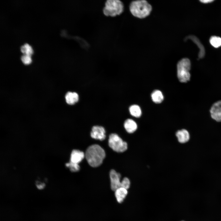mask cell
Segmentation results:
<instances>
[{
    "mask_svg": "<svg viewBox=\"0 0 221 221\" xmlns=\"http://www.w3.org/2000/svg\"><path fill=\"white\" fill-rule=\"evenodd\" d=\"M105 157L104 150L97 144L89 146L87 149L85 153V157L87 162L91 166L94 167L100 165Z\"/></svg>",
    "mask_w": 221,
    "mask_h": 221,
    "instance_id": "6da1fadb",
    "label": "cell"
},
{
    "mask_svg": "<svg viewBox=\"0 0 221 221\" xmlns=\"http://www.w3.org/2000/svg\"><path fill=\"white\" fill-rule=\"evenodd\" d=\"M129 9L131 14L134 17L143 18L149 15L152 10V7L145 0L132 1L130 5Z\"/></svg>",
    "mask_w": 221,
    "mask_h": 221,
    "instance_id": "7a4b0ae2",
    "label": "cell"
},
{
    "mask_svg": "<svg viewBox=\"0 0 221 221\" xmlns=\"http://www.w3.org/2000/svg\"><path fill=\"white\" fill-rule=\"evenodd\" d=\"M190 61L188 58H183L178 62L177 64V76L180 82L185 83L190 80Z\"/></svg>",
    "mask_w": 221,
    "mask_h": 221,
    "instance_id": "3957f363",
    "label": "cell"
},
{
    "mask_svg": "<svg viewBox=\"0 0 221 221\" xmlns=\"http://www.w3.org/2000/svg\"><path fill=\"white\" fill-rule=\"evenodd\" d=\"M124 9L123 3L119 0H108L103 9L104 14L107 16L114 17L120 14Z\"/></svg>",
    "mask_w": 221,
    "mask_h": 221,
    "instance_id": "277c9868",
    "label": "cell"
},
{
    "mask_svg": "<svg viewBox=\"0 0 221 221\" xmlns=\"http://www.w3.org/2000/svg\"><path fill=\"white\" fill-rule=\"evenodd\" d=\"M108 144L113 150L118 153L123 152L127 149V143L116 134H111L109 137Z\"/></svg>",
    "mask_w": 221,
    "mask_h": 221,
    "instance_id": "5b68a950",
    "label": "cell"
},
{
    "mask_svg": "<svg viewBox=\"0 0 221 221\" xmlns=\"http://www.w3.org/2000/svg\"><path fill=\"white\" fill-rule=\"evenodd\" d=\"M110 177L111 189L112 190L115 191L121 187V175L115 170L112 169L110 173Z\"/></svg>",
    "mask_w": 221,
    "mask_h": 221,
    "instance_id": "8992f818",
    "label": "cell"
},
{
    "mask_svg": "<svg viewBox=\"0 0 221 221\" xmlns=\"http://www.w3.org/2000/svg\"><path fill=\"white\" fill-rule=\"evenodd\" d=\"M106 131L103 127L100 126H93L91 132L92 138L100 141H103L106 138Z\"/></svg>",
    "mask_w": 221,
    "mask_h": 221,
    "instance_id": "52a82bcc",
    "label": "cell"
},
{
    "mask_svg": "<svg viewBox=\"0 0 221 221\" xmlns=\"http://www.w3.org/2000/svg\"><path fill=\"white\" fill-rule=\"evenodd\" d=\"M210 113L213 119L217 122L221 121V100L215 102L212 105Z\"/></svg>",
    "mask_w": 221,
    "mask_h": 221,
    "instance_id": "ba28073f",
    "label": "cell"
},
{
    "mask_svg": "<svg viewBox=\"0 0 221 221\" xmlns=\"http://www.w3.org/2000/svg\"><path fill=\"white\" fill-rule=\"evenodd\" d=\"M85 157V154L81 151L77 149L73 150L70 156V162L78 164Z\"/></svg>",
    "mask_w": 221,
    "mask_h": 221,
    "instance_id": "9c48e42d",
    "label": "cell"
},
{
    "mask_svg": "<svg viewBox=\"0 0 221 221\" xmlns=\"http://www.w3.org/2000/svg\"><path fill=\"white\" fill-rule=\"evenodd\" d=\"M190 39L197 46L199 49L198 57L199 58H203L205 54V50L204 46L202 45L199 39L196 36L191 35L187 36L185 40Z\"/></svg>",
    "mask_w": 221,
    "mask_h": 221,
    "instance_id": "30bf717a",
    "label": "cell"
},
{
    "mask_svg": "<svg viewBox=\"0 0 221 221\" xmlns=\"http://www.w3.org/2000/svg\"><path fill=\"white\" fill-rule=\"evenodd\" d=\"M175 135L178 141L181 143L187 142L189 139V133L187 130L184 129L178 130Z\"/></svg>",
    "mask_w": 221,
    "mask_h": 221,
    "instance_id": "8fae6325",
    "label": "cell"
},
{
    "mask_svg": "<svg viewBox=\"0 0 221 221\" xmlns=\"http://www.w3.org/2000/svg\"><path fill=\"white\" fill-rule=\"evenodd\" d=\"M124 126L126 131L130 134L135 132L138 128L136 122L131 119H127L125 121Z\"/></svg>",
    "mask_w": 221,
    "mask_h": 221,
    "instance_id": "7c38bea8",
    "label": "cell"
},
{
    "mask_svg": "<svg viewBox=\"0 0 221 221\" xmlns=\"http://www.w3.org/2000/svg\"><path fill=\"white\" fill-rule=\"evenodd\" d=\"M66 103L70 105H73L77 103L79 100L78 94L76 92H68L65 96Z\"/></svg>",
    "mask_w": 221,
    "mask_h": 221,
    "instance_id": "4fadbf2b",
    "label": "cell"
},
{
    "mask_svg": "<svg viewBox=\"0 0 221 221\" xmlns=\"http://www.w3.org/2000/svg\"><path fill=\"white\" fill-rule=\"evenodd\" d=\"M127 194V190L122 187L118 188L115 191V195L119 203L123 202Z\"/></svg>",
    "mask_w": 221,
    "mask_h": 221,
    "instance_id": "5bb4252c",
    "label": "cell"
},
{
    "mask_svg": "<svg viewBox=\"0 0 221 221\" xmlns=\"http://www.w3.org/2000/svg\"><path fill=\"white\" fill-rule=\"evenodd\" d=\"M151 97L153 101L156 103H161L164 99L162 92L159 90L154 91L151 94Z\"/></svg>",
    "mask_w": 221,
    "mask_h": 221,
    "instance_id": "9a60e30c",
    "label": "cell"
},
{
    "mask_svg": "<svg viewBox=\"0 0 221 221\" xmlns=\"http://www.w3.org/2000/svg\"><path fill=\"white\" fill-rule=\"evenodd\" d=\"M130 114L133 116L139 118L142 114L141 110L139 106L137 105H132L129 108Z\"/></svg>",
    "mask_w": 221,
    "mask_h": 221,
    "instance_id": "2e32d148",
    "label": "cell"
},
{
    "mask_svg": "<svg viewBox=\"0 0 221 221\" xmlns=\"http://www.w3.org/2000/svg\"><path fill=\"white\" fill-rule=\"evenodd\" d=\"M210 42L213 47H218L221 45V38L216 36H211L210 39Z\"/></svg>",
    "mask_w": 221,
    "mask_h": 221,
    "instance_id": "e0dca14e",
    "label": "cell"
},
{
    "mask_svg": "<svg viewBox=\"0 0 221 221\" xmlns=\"http://www.w3.org/2000/svg\"><path fill=\"white\" fill-rule=\"evenodd\" d=\"M21 51L24 54L30 56L33 51L31 47L28 44L25 43L21 47Z\"/></svg>",
    "mask_w": 221,
    "mask_h": 221,
    "instance_id": "ac0fdd59",
    "label": "cell"
},
{
    "mask_svg": "<svg viewBox=\"0 0 221 221\" xmlns=\"http://www.w3.org/2000/svg\"><path fill=\"white\" fill-rule=\"evenodd\" d=\"M65 165L72 172H77L80 169V166L78 164L73 163L70 161L69 162L66 163Z\"/></svg>",
    "mask_w": 221,
    "mask_h": 221,
    "instance_id": "d6986e66",
    "label": "cell"
},
{
    "mask_svg": "<svg viewBox=\"0 0 221 221\" xmlns=\"http://www.w3.org/2000/svg\"><path fill=\"white\" fill-rule=\"evenodd\" d=\"M130 182L129 179L126 177L123 178L121 181V187L126 189H128L130 186Z\"/></svg>",
    "mask_w": 221,
    "mask_h": 221,
    "instance_id": "ffe728a7",
    "label": "cell"
},
{
    "mask_svg": "<svg viewBox=\"0 0 221 221\" xmlns=\"http://www.w3.org/2000/svg\"><path fill=\"white\" fill-rule=\"evenodd\" d=\"M21 60L25 64H30L32 61L30 56L25 54L21 56Z\"/></svg>",
    "mask_w": 221,
    "mask_h": 221,
    "instance_id": "44dd1931",
    "label": "cell"
},
{
    "mask_svg": "<svg viewBox=\"0 0 221 221\" xmlns=\"http://www.w3.org/2000/svg\"><path fill=\"white\" fill-rule=\"evenodd\" d=\"M201 2L204 3H208L211 2L213 1V0H201L200 1Z\"/></svg>",
    "mask_w": 221,
    "mask_h": 221,
    "instance_id": "7402d4cb",
    "label": "cell"
},
{
    "mask_svg": "<svg viewBox=\"0 0 221 221\" xmlns=\"http://www.w3.org/2000/svg\"></svg>",
    "mask_w": 221,
    "mask_h": 221,
    "instance_id": "603a6c76",
    "label": "cell"
}]
</instances>
